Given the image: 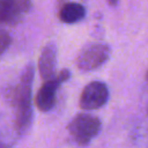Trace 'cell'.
Segmentation results:
<instances>
[{
	"label": "cell",
	"mask_w": 148,
	"mask_h": 148,
	"mask_svg": "<svg viewBox=\"0 0 148 148\" xmlns=\"http://www.w3.org/2000/svg\"><path fill=\"white\" fill-rule=\"evenodd\" d=\"M69 77H71V72L64 68L60 71V73L54 75L52 79L44 81L43 86L39 88L35 98L36 106L43 112L50 111L56 104V96H57L58 88Z\"/></svg>",
	"instance_id": "cell-3"
},
{
	"label": "cell",
	"mask_w": 148,
	"mask_h": 148,
	"mask_svg": "<svg viewBox=\"0 0 148 148\" xmlns=\"http://www.w3.org/2000/svg\"><path fill=\"white\" fill-rule=\"evenodd\" d=\"M31 8V0H0V25L17 23Z\"/></svg>",
	"instance_id": "cell-6"
},
{
	"label": "cell",
	"mask_w": 148,
	"mask_h": 148,
	"mask_svg": "<svg viewBox=\"0 0 148 148\" xmlns=\"http://www.w3.org/2000/svg\"><path fill=\"white\" fill-rule=\"evenodd\" d=\"M0 148H9V145L0 136Z\"/></svg>",
	"instance_id": "cell-10"
},
{
	"label": "cell",
	"mask_w": 148,
	"mask_h": 148,
	"mask_svg": "<svg viewBox=\"0 0 148 148\" xmlns=\"http://www.w3.org/2000/svg\"><path fill=\"white\" fill-rule=\"evenodd\" d=\"M34 82V66L29 64L15 90V130L24 134L32 123L31 87Z\"/></svg>",
	"instance_id": "cell-1"
},
{
	"label": "cell",
	"mask_w": 148,
	"mask_h": 148,
	"mask_svg": "<svg viewBox=\"0 0 148 148\" xmlns=\"http://www.w3.org/2000/svg\"><path fill=\"white\" fill-rule=\"evenodd\" d=\"M10 43H12V37L9 36V34L0 29V56L9 47Z\"/></svg>",
	"instance_id": "cell-9"
},
{
	"label": "cell",
	"mask_w": 148,
	"mask_h": 148,
	"mask_svg": "<svg viewBox=\"0 0 148 148\" xmlns=\"http://www.w3.org/2000/svg\"><path fill=\"white\" fill-rule=\"evenodd\" d=\"M146 79L148 80V69H147V72H146Z\"/></svg>",
	"instance_id": "cell-12"
},
{
	"label": "cell",
	"mask_w": 148,
	"mask_h": 148,
	"mask_svg": "<svg viewBox=\"0 0 148 148\" xmlns=\"http://www.w3.org/2000/svg\"><path fill=\"white\" fill-rule=\"evenodd\" d=\"M68 132L77 145H88L101 131V120L88 113L76 114L67 126Z\"/></svg>",
	"instance_id": "cell-2"
},
{
	"label": "cell",
	"mask_w": 148,
	"mask_h": 148,
	"mask_svg": "<svg viewBox=\"0 0 148 148\" xmlns=\"http://www.w3.org/2000/svg\"><path fill=\"white\" fill-rule=\"evenodd\" d=\"M56 65H57V46L53 42H50L43 47L38 60L39 74L44 81H47L56 75L54 74Z\"/></svg>",
	"instance_id": "cell-7"
},
{
	"label": "cell",
	"mask_w": 148,
	"mask_h": 148,
	"mask_svg": "<svg viewBox=\"0 0 148 148\" xmlns=\"http://www.w3.org/2000/svg\"><path fill=\"white\" fill-rule=\"evenodd\" d=\"M108 2L111 5V6H116L118 3V0H108Z\"/></svg>",
	"instance_id": "cell-11"
},
{
	"label": "cell",
	"mask_w": 148,
	"mask_h": 148,
	"mask_svg": "<svg viewBox=\"0 0 148 148\" xmlns=\"http://www.w3.org/2000/svg\"><path fill=\"white\" fill-rule=\"evenodd\" d=\"M109 99V88L104 82L92 81L88 83L80 97V106L84 110L102 108Z\"/></svg>",
	"instance_id": "cell-5"
},
{
	"label": "cell",
	"mask_w": 148,
	"mask_h": 148,
	"mask_svg": "<svg viewBox=\"0 0 148 148\" xmlns=\"http://www.w3.org/2000/svg\"><path fill=\"white\" fill-rule=\"evenodd\" d=\"M110 57V47L105 44H89L81 50L76 58V66L82 71H92L101 67Z\"/></svg>",
	"instance_id": "cell-4"
},
{
	"label": "cell",
	"mask_w": 148,
	"mask_h": 148,
	"mask_svg": "<svg viewBox=\"0 0 148 148\" xmlns=\"http://www.w3.org/2000/svg\"><path fill=\"white\" fill-rule=\"evenodd\" d=\"M86 15V8L79 2H67L59 9V18L64 23H75Z\"/></svg>",
	"instance_id": "cell-8"
}]
</instances>
